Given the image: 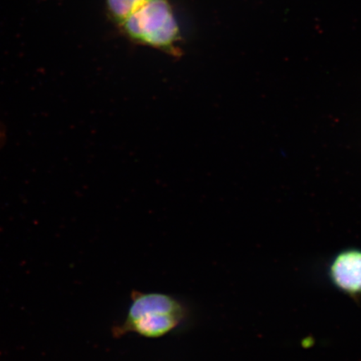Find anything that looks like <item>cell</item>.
Masks as SVG:
<instances>
[{"mask_svg":"<svg viewBox=\"0 0 361 361\" xmlns=\"http://www.w3.org/2000/svg\"><path fill=\"white\" fill-rule=\"evenodd\" d=\"M334 279L346 290L361 291V252L343 255L336 260L332 268Z\"/></svg>","mask_w":361,"mask_h":361,"instance_id":"cell-3","label":"cell"},{"mask_svg":"<svg viewBox=\"0 0 361 361\" xmlns=\"http://www.w3.org/2000/svg\"><path fill=\"white\" fill-rule=\"evenodd\" d=\"M130 42L182 56V34L169 0H147L118 25Z\"/></svg>","mask_w":361,"mask_h":361,"instance_id":"cell-2","label":"cell"},{"mask_svg":"<svg viewBox=\"0 0 361 361\" xmlns=\"http://www.w3.org/2000/svg\"><path fill=\"white\" fill-rule=\"evenodd\" d=\"M147 0H106L108 13L117 25Z\"/></svg>","mask_w":361,"mask_h":361,"instance_id":"cell-4","label":"cell"},{"mask_svg":"<svg viewBox=\"0 0 361 361\" xmlns=\"http://www.w3.org/2000/svg\"><path fill=\"white\" fill-rule=\"evenodd\" d=\"M188 310L173 295L162 293L133 290L123 322L112 329V335L121 338L135 334L147 338L164 337L180 326Z\"/></svg>","mask_w":361,"mask_h":361,"instance_id":"cell-1","label":"cell"}]
</instances>
